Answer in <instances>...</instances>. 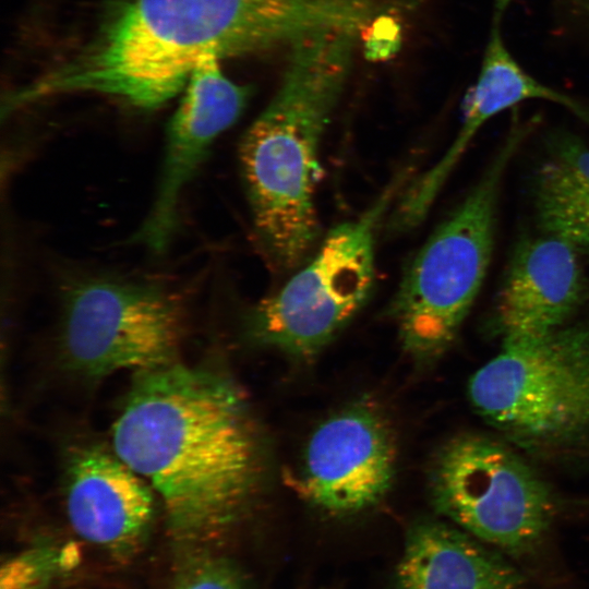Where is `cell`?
<instances>
[{"instance_id": "6", "label": "cell", "mask_w": 589, "mask_h": 589, "mask_svg": "<svg viewBox=\"0 0 589 589\" xmlns=\"http://www.w3.org/2000/svg\"><path fill=\"white\" fill-rule=\"evenodd\" d=\"M428 488L438 514L514 556L531 552L554 518L546 482L515 448L482 434L443 444L430 464Z\"/></svg>"}, {"instance_id": "5", "label": "cell", "mask_w": 589, "mask_h": 589, "mask_svg": "<svg viewBox=\"0 0 589 589\" xmlns=\"http://www.w3.org/2000/svg\"><path fill=\"white\" fill-rule=\"evenodd\" d=\"M400 179L358 218L330 229L306 265L253 309L255 342L310 359L360 312L375 283L376 230Z\"/></svg>"}, {"instance_id": "17", "label": "cell", "mask_w": 589, "mask_h": 589, "mask_svg": "<svg viewBox=\"0 0 589 589\" xmlns=\"http://www.w3.org/2000/svg\"><path fill=\"white\" fill-rule=\"evenodd\" d=\"M573 2L579 8L589 12V0H573Z\"/></svg>"}, {"instance_id": "12", "label": "cell", "mask_w": 589, "mask_h": 589, "mask_svg": "<svg viewBox=\"0 0 589 589\" xmlns=\"http://www.w3.org/2000/svg\"><path fill=\"white\" fill-rule=\"evenodd\" d=\"M512 0H493L491 27L479 75L464 103L462 124L445 154L412 183V193L431 205L478 131L493 117L529 99L558 104L589 124V109L529 75L513 58L502 35Z\"/></svg>"}, {"instance_id": "10", "label": "cell", "mask_w": 589, "mask_h": 589, "mask_svg": "<svg viewBox=\"0 0 589 589\" xmlns=\"http://www.w3.org/2000/svg\"><path fill=\"white\" fill-rule=\"evenodd\" d=\"M579 256L545 233L517 243L494 309L503 345L537 341L575 320L589 301V277Z\"/></svg>"}, {"instance_id": "8", "label": "cell", "mask_w": 589, "mask_h": 589, "mask_svg": "<svg viewBox=\"0 0 589 589\" xmlns=\"http://www.w3.org/2000/svg\"><path fill=\"white\" fill-rule=\"evenodd\" d=\"M396 467V443L388 422L374 408L356 405L314 430L291 482L316 508L353 514L386 496Z\"/></svg>"}, {"instance_id": "15", "label": "cell", "mask_w": 589, "mask_h": 589, "mask_svg": "<svg viewBox=\"0 0 589 589\" xmlns=\"http://www.w3.org/2000/svg\"><path fill=\"white\" fill-rule=\"evenodd\" d=\"M75 551L40 546L26 550L2 565L0 589H39L55 575L70 567Z\"/></svg>"}, {"instance_id": "13", "label": "cell", "mask_w": 589, "mask_h": 589, "mask_svg": "<svg viewBox=\"0 0 589 589\" xmlns=\"http://www.w3.org/2000/svg\"><path fill=\"white\" fill-rule=\"evenodd\" d=\"M398 589H525L502 551L443 521L410 528L397 567Z\"/></svg>"}, {"instance_id": "2", "label": "cell", "mask_w": 589, "mask_h": 589, "mask_svg": "<svg viewBox=\"0 0 589 589\" xmlns=\"http://www.w3.org/2000/svg\"><path fill=\"white\" fill-rule=\"evenodd\" d=\"M358 28L328 27L291 43L279 86L244 133L239 160L257 239L280 269L318 235L320 148L352 62Z\"/></svg>"}, {"instance_id": "1", "label": "cell", "mask_w": 589, "mask_h": 589, "mask_svg": "<svg viewBox=\"0 0 589 589\" xmlns=\"http://www.w3.org/2000/svg\"><path fill=\"white\" fill-rule=\"evenodd\" d=\"M112 428L116 455L159 498L181 552L209 550L264 478L262 438L226 374L178 362L139 372Z\"/></svg>"}, {"instance_id": "7", "label": "cell", "mask_w": 589, "mask_h": 589, "mask_svg": "<svg viewBox=\"0 0 589 589\" xmlns=\"http://www.w3.org/2000/svg\"><path fill=\"white\" fill-rule=\"evenodd\" d=\"M63 305L62 353L81 375L135 374L176 361L182 313L157 287L89 279L73 286Z\"/></svg>"}, {"instance_id": "3", "label": "cell", "mask_w": 589, "mask_h": 589, "mask_svg": "<svg viewBox=\"0 0 589 589\" xmlns=\"http://www.w3.org/2000/svg\"><path fill=\"white\" fill-rule=\"evenodd\" d=\"M480 418L531 457L589 462V315L529 344L503 345L467 388Z\"/></svg>"}, {"instance_id": "16", "label": "cell", "mask_w": 589, "mask_h": 589, "mask_svg": "<svg viewBox=\"0 0 589 589\" xmlns=\"http://www.w3.org/2000/svg\"><path fill=\"white\" fill-rule=\"evenodd\" d=\"M172 589H243L233 565L211 550L181 552Z\"/></svg>"}, {"instance_id": "11", "label": "cell", "mask_w": 589, "mask_h": 589, "mask_svg": "<svg viewBox=\"0 0 589 589\" xmlns=\"http://www.w3.org/2000/svg\"><path fill=\"white\" fill-rule=\"evenodd\" d=\"M64 480L67 516L76 534L118 558L140 551L155 512V493L143 478L115 452L87 446L70 456Z\"/></svg>"}, {"instance_id": "4", "label": "cell", "mask_w": 589, "mask_h": 589, "mask_svg": "<svg viewBox=\"0 0 589 589\" xmlns=\"http://www.w3.org/2000/svg\"><path fill=\"white\" fill-rule=\"evenodd\" d=\"M532 124L514 121L478 182L402 276L390 314L404 351L418 364L435 362L452 347L477 299L493 253L504 173Z\"/></svg>"}, {"instance_id": "14", "label": "cell", "mask_w": 589, "mask_h": 589, "mask_svg": "<svg viewBox=\"0 0 589 589\" xmlns=\"http://www.w3.org/2000/svg\"><path fill=\"white\" fill-rule=\"evenodd\" d=\"M532 178V203L545 235L589 256V146L569 131L544 139Z\"/></svg>"}, {"instance_id": "9", "label": "cell", "mask_w": 589, "mask_h": 589, "mask_svg": "<svg viewBox=\"0 0 589 589\" xmlns=\"http://www.w3.org/2000/svg\"><path fill=\"white\" fill-rule=\"evenodd\" d=\"M166 134V149L156 196L136 239L163 250L177 219L180 195L206 157L215 139L240 117L248 89L228 79L214 59L192 71Z\"/></svg>"}]
</instances>
